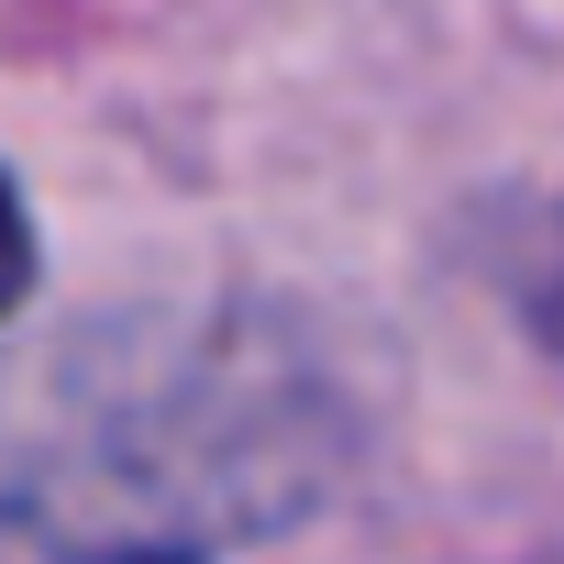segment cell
I'll use <instances>...</instances> for the list:
<instances>
[{"label":"cell","mask_w":564,"mask_h":564,"mask_svg":"<svg viewBox=\"0 0 564 564\" xmlns=\"http://www.w3.org/2000/svg\"><path fill=\"white\" fill-rule=\"evenodd\" d=\"M34 300V221H23V188L0 177V322Z\"/></svg>","instance_id":"1"},{"label":"cell","mask_w":564,"mask_h":564,"mask_svg":"<svg viewBox=\"0 0 564 564\" xmlns=\"http://www.w3.org/2000/svg\"><path fill=\"white\" fill-rule=\"evenodd\" d=\"M531 333H542V344L564 355V243H553V254L531 265Z\"/></svg>","instance_id":"2"},{"label":"cell","mask_w":564,"mask_h":564,"mask_svg":"<svg viewBox=\"0 0 564 564\" xmlns=\"http://www.w3.org/2000/svg\"><path fill=\"white\" fill-rule=\"evenodd\" d=\"M133 564H177V553H133Z\"/></svg>","instance_id":"3"}]
</instances>
